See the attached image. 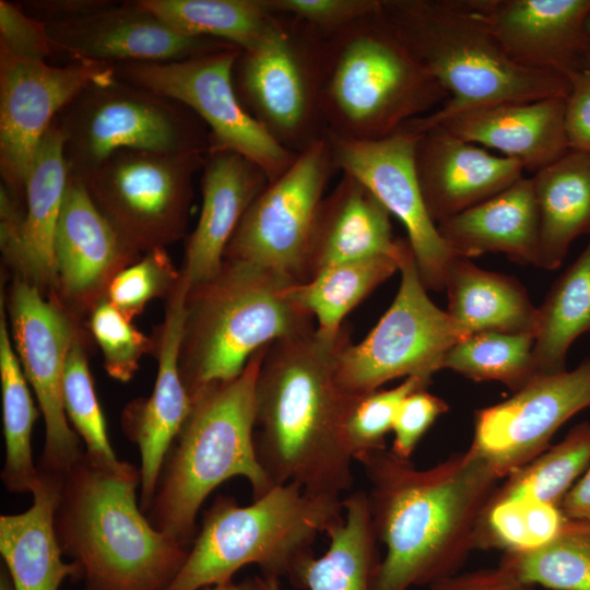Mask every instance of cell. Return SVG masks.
Returning a JSON list of instances; mask_svg holds the SVG:
<instances>
[{"label": "cell", "instance_id": "16", "mask_svg": "<svg viewBox=\"0 0 590 590\" xmlns=\"http://www.w3.org/2000/svg\"><path fill=\"white\" fill-rule=\"evenodd\" d=\"M114 78V63L50 66L0 49L1 185L24 200L36 151L58 114L91 84Z\"/></svg>", "mask_w": 590, "mask_h": 590}, {"label": "cell", "instance_id": "54", "mask_svg": "<svg viewBox=\"0 0 590 590\" xmlns=\"http://www.w3.org/2000/svg\"><path fill=\"white\" fill-rule=\"evenodd\" d=\"M586 27H587V31H588V33H589V35H590V16L588 17V20H587V22H586ZM588 66H590V61H589V64H588Z\"/></svg>", "mask_w": 590, "mask_h": 590}, {"label": "cell", "instance_id": "11", "mask_svg": "<svg viewBox=\"0 0 590 590\" xmlns=\"http://www.w3.org/2000/svg\"><path fill=\"white\" fill-rule=\"evenodd\" d=\"M205 154L120 150L81 181L123 244L146 253L184 237Z\"/></svg>", "mask_w": 590, "mask_h": 590}, {"label": "cell", "instance_id": "25", "mask_svg": "<svg viewBox=\"0 0 590 590\" xmlns=\"http://www.w3.org/2000/svg\"><path fill=\"white\" fill-rule=\"evenodd\" d=\"M201 170V212L187 238L181 269L190 286L219 273L227 244L269 182L256 163L233 151H209Z\"/></svg>", "mask_w": 590, "mask_h": 590}, {"label": "cell", "instance_id": "14", "mask_svg": "<svg viewBox=\"0 0 590 590\" xmlns=\"http://www.w3.org/2000/svg\"><path fill=\"white\" fill-rule=\"evenodd\" d=\"M337 170L327 137L300 151L252 201L226 246L224 260L251 263L304 283L318 213Z\"/></svg>", "mask_w": 590, "mask_h": 590}, {"label": "cell", "instance_id": "23", "mask_svg": "<svg viewBox=\"0 0 590 590\" xmlns=\"http://www.w3.org/2000/svg\"><path fill=\"white\" fill-rule=\"evenodd\" d=\"M414 167L436 225L503 191L524 172L518 162L465 141L440 125L417 132Z\"/></svg>", "mask_w": 590, "mask_h": 590}, {"label": "cell", "instance_id": "39", "mask_svg": "<svg viewBox=\"0 0 590 590\" xmlns=\"http://www.w3.org/2000/svg\"><path fill=\"white\" fill-rule=\"evenodd\" d=\"M533 346V333H474L446 353L441 369L474 381H498L517 392L540 377Z\"/></svg>", "mask_w": 590, "mask_h": 590}, {"label": "cell", "instance_id": "5", "mask_svg": "<svg viewBox=\"0 0 590 590\" xmlns=\"http://www.w3.org/2000/svg\"><path fill=\"white\" fill-rule=\"evenodd\" d=\"M269 345L251 355L238 377L209 385L191 398V412L166 456L145 515L185 547L194 541L200 507L223 482L245 477L253 500L274 487L253 440L256 381Z\"/></svg>", "mask_w": 590, "mask_h": 590}, {"label": "cell", "instance_id": "2", "mask_svg": "<svg viewBox=\"0 0 590 590\" xmlns=\"http://www.w3.org/2000/svg\"><path fill=\"white\" fill-rule=\"evenodd\" d=\"M351 342L342 326L270 343L256 381L255 448L274 484L297 483L308 494L340 498L353 484L345 420L362 396L337 379V358Z\"/></svg>", "mask_w": 590, "mask_h": 590}, {"label": "cell", "instance_id": "41", "mask_svg": "<svg viewBox=\"0 0 590 590\" xmlns=\"http://www.w3.org/2000/svg\"><path fill=\"white\" fill-rule=\"evenodd\" d=\"M62 398L68 421L83 440L86 456L101 467L120 469L125 461L117 458L109 441L82 335L73 342L66 362Z\"/></svg>", "mask_w": 590, "mask_h": 590}, {"label": "cell", "instance_id": "12", "mask_svg": "<svg viewBox=\"0 0 590 590\" xmlns=\"http://www.w3.org/2000/svg\"><path fill=\"white\" fill-rule=\"evenodd\" d=\"M399 271L400 286L388 310L364 340L350 342L338 355L337 379L350 393L365 396L400 377L432 378L446 353L471 335L428 297L411 246Z\"/></svg>", "mask_w": 590, "mask_h": 590}, {"label": "cell", "instance_id": "17", "mask_svg": "<svg viewBox=\"0 0 590 590\" xmlns=\"http://www.w3.org/2000/svg\"><path fill=\"white\" fill-rule=\"evenodd\" d=\"M338 170L364 184L403 224L426 290H445L447 270L457 257L426 209L414 167L417 133L405 127L380 140L328 138Z\"/></svg>", "mask_w": 590, "mask_h": 590}, {"label": "cell", "instance_id": "1", "mask_svg": "<svg viewBox=\"0 0 590 590\" xmlns=\"http://www.w3.org/2000/svg\"><path fill=\"white\" fill-rule=\"evenodd\" d=\"M369 483L371 527L386 546L373 590H409L458 574L500 477L476 451L426 469L382 449L356 459Z\"/></svg>", "mask_w": 590, "mask_h": 590}, {"label": "cell", "instance_id": "43", "mask_svg": "<svg viewBox=\"0 0 590 590\" xmlns=\"http://www.w3.org/2000/svg\"><path fill=\"white\" fill-rule=\"evenodd\" d=\"M179 280L180 271L166 248H157L120 271L110 282L105 299L131 321L152 299L169 297Z\"/></svg>", "mask_w": 590, "mask_h": 590}, {"label": "cell", "instance_id": "34", "mask_svg": "<svg viewBox=\"0 0 590 590\" xmlns=\"http://www.w3.org/2000/svg\"><path fill=\"white\" fill-rule=\"evenodd\" d=\"M403 253L400 257L375 256L329 267L308 282L291 284L286 294L314 317L317 330L337 334L344 317L399 270Z\"/></svg>", "mask_w": 590, "mask_h": 590}, {"label": "cell", "instance_id": "3", "mask_svg": "<svg viewBox=\"0 0 590 590\" xmlns=\"http://www.w3.org/2000/svg\"><path fill=\"white\" fill-rule=\"evenodd\" d=\"M140 469L111 470L83 451L63 474L55 511L62 553L85 590H165L188 548L158 531L137 503Z\"/></svg>", "mask_w": 590, "mask_h": 590}, {"label": "cell", "instance_id": "10", "mask_svg": "<svg viewBox=\"0 0 590 590\" xmlns=\"http://www.w3.org/2000/svg\"><path fill=\"white\" fill-rule=\"evenodd\" d=\"M324 37L295 17L274 13L262 37L240 50L233 69L244 108L296 153L326 137L320 103Z\"/></svg>", "mask_w": 590, "mask_h": 590}, {"label": "cell", "instance_id": "7", "mask_svg": "<svg viewBox=\"0 0 590 590\" xmlns=\"http://www.w3.org/2000/svg\"><path fill=\"white\" fill-rule=\"evenodd\" d=\"M294 283L251 263L224 260L214 278L190 286L179 371L191 398L238 377L262 346L316 328L314 317L286 294Z\"/></svg>", "mask_w": 590, "mask_h": 590}, {"label": "cell", "instance_id": "46", "mask_svg": "<svg viewBox=\"0 0 590 590\" xmlns=\"http://www.w3.org/2000/svg\"><path fill=\"white\" fill-rule=\"evenodd\" d=\"M0 49L20 58L43 61L61 55L47 25L8 0H0Z\"/></svg>", "mask_w": 590, "mask_h": 590}, {"label": "cell", "instance_id": "29", "mask_svg": "<svg viewBox=\"0 0 590 590\" xmlns=\"http://www.w3.org/2000/svg\"><path fill=\"white\" fill-rule=\"evenodd\" d=\"M38 472L32 506L0 517V553L14 590H59L64 579H81L78 564L63 560L55 529L63 475Z\"/></svg>", "mask_w": 590, "mask_h": 590}, {"label": "cell", "instance_id": "44", "mask_svg": "<svg viewBox=\"0 0 590 590\" xmlns=\"http://www.w3.org/2000/svg\"><path fill=\"white\" fill-rule=\"evenodd\" d=\"M88 327L102 350L106 373L120 382L130 381L141 357L156 346L106 299L90 312Z\"/></svg>", "mask_w": 590, "mask_h": 590}, {"label": "cell", "instance_id": "4", "mask_svg": "<svg viewBox=\"0 0 590 590\" xmlns=\"http://www.w3.org/2000/svg\"><path fill=\"white\" fill-rule=\"evenodd\" d=\"M380 7L449 96L433 113L403 126L415 133L467 109L566 97L569 92L568 78L515 62L471 0H380Z\"/></svg>", "mask_w": 590, "mask_h": 590}, {"label": "cell", "instance_id": "38", "mask_svg": "<svg viewBox=\"0 0 590 590\" xmlns=\"http://www.w3.org/2000/svg\"><path fill=\"white\" fill-rule=\"evenodd\" d=\"M498 566L535 587L590 590V521L570 518L556 538L533 550L506 552Z\"/></svg>", "mask_w": 590, "mask_h": 590}, {"label": "cell", "instance_id": "37", "mask_svg": "<svg viewBox=\"0 0 590 590\" xmlns=\"http://www.w3.org/2000/svg\"><path fill=\"white\" fill-rule=\"evenodd\" d=\"M589 465L590 422H581L562 441L508 474L488 502L533 499L560 506Z\"/></svg>", "mask_w": 590, "mask_h": 590}, {"label": "cell", "instance_id": "9", "mask_svg": "<svg viewBox=\"0 0 590 590\" xmlns=\"http://www.w3.org/2000/svg\"><path fill=\"white\" fill-rule=\"evenodd\" d=\"M69 175L82 180L120 150L155 153L210 149L204 122L182 104L121 81L93 83L56 117Z\"/></svg>", "mask_w": 590, "mask_h": 590}, {"label": "cell", "instance_id": "13", "mask_svg": "<svg viewBox=\"0 0 590 590\" xmlns=\"http://www.w3.org/2000/svg\"><path fill=\"white\" fill-rule=\"evenodd\" d=\"M239 52L229 47L179 61L119 62L114 63L115 76L189 108L209 130V151L244 155L270 182L286 172L298 153L281 145L241 105L233 82Z\"/></svg>", "mask_w": 590, "mask_h": 590}, {"label": "cell", "instance_id": "22", "mask_svg": "<svg viewBox=\"0 0 590 590\" xmlns=\"http://www.w3.org/2000/svg\"><path fill=\"white\" fill-rule=\"evenodd\" d=\"M47 27L61 55L71 61L169 62L235 47L179 34L137 0L117 2L80 20Z\"/></svg>", "mask_w": 590, "mask_h": 590}, {"label": "cell", "instance_id": "6", "mask_svg": "<svg viewBox=\"0 0 590 590\" xmlns=\"http://www.w3.org/2000/svg\"><path fill=\"white\" fill-rule=\"evenodd\" d=\"M448 97L387 21L380 1L324 37L320 103L328 138L385 139Z\"/></svg>", "mask_w": 590, "mask_h": 590}, {"label": "cell", "instance_id": "33", "mask_svg": "<svg viewBox=\"0 0 590 590\" xmlns=\"http://www.w3.org/2000/svg\"><path fill=\"white\" fill-rule=\"evenodd\" d=\"M590 332V240L538 307L533 356L540 376L563 373L573 342Z\"/></svg>", "mask_w": 590, "mask_h": 590}, {"label": "cell", "instance_id": "49", "mask_svg": "<svg viewBox=\"0 0 590 590\" xmlns=\"http://www.w3.org/2000/svg\"><path fill=\"white\" fill-rule=\"evenodd\" d=\"M31 17L48 25L80 20L113 7L111 0H24L15 2Z\"/></svg>", "mask_w": 590, "mask_h": 590}, {"label": "cell", "instance_id": "42", "mask_svg": "<svg viewBox=\"0 0 590 590\" xmlns=\"http://www.w3.org/2000/svg\"><path fill=\"white\" fill-rule=\"evenodd\" d=\"M432 378L412 376L391 389H377L362 396L350 411L343 436L353 460L370 451L386 449V436L392 430L398 409L403 399L427 389Z\"/></svg>", "mask_w": 590, "mask_h": 590}, {"label": "cell", "instance_id": "15", "mask_svg": "<svg viewBox=\"0 0 590 590\" xmlns=\"http://www.w3.org/2000/svg\"><path fill=\"white\" fill-rule=\"evenodd\" d=\"M12 343L45 422L37 468L63 475L83 452L63 408V375L73 342L82 335L75 317L56 297L16 279L9 290Z\"/></svg>", "mask_w": 590, "mask_h": 590}, {"label": "cell", "instance_id": "24", "mask_svg": "<svg viewBox=\"0 0 590 590\" xmlns=\"http://www.w3.org/2000/svg\"><path fill=\"white\" fill-rule=\"evenodd\" d=\"M69 180L63 137L54 120L36 151L25 185L24 214L17 229L0 236L5 262L16 279L56 297L55 236Z\"/></svg>", "mask_w": 590, "mask_h": 590}, {"label": "cell", "instance_id": "40", "mask_svg": "<svg viewBox=\"0 0 590 590\" xmlns=\"http://www.w3.org/2000/svg\"><path fill=\"white\" fill-rule=\"evenodd\" d=\"M569 519L560 506L533 499L487 502L476 526L474 550H533L556 538Z\"/></svg>", "mask_w": 590, "mask_h": 590}, {"label": "cell", "instance_id": "27", "mask_svg": "<svg viewBox=\"0 0 590 590\" xmlns=\"http://www.w3.org/2000/svg\"><path fill=\"white\" fill-rule=\"evenodd\" d=\"M390 215L364 184L342 174L321 203L308 249L305 282L339 263L381 255L400 257L409 241L393 236Z\"/></svg>", "mask_w": 590, "mask_h": 590}, {"label": "cell", "instance_id": "32", "mask_svg": "<svg viewBox=\"0 0 590 590\" xmlns=\"http://www.w3.org/2000/svg\"><path fill=\"white\" fill-rule=\"evenodd\" d=\"M531 181L539 213L536 267L555 270L576 238L590 236V153L569 150Z\"/></svg>", "mask_w": 590, "mask_h": 590}, {"label": "cell", "instance_id": "47", "mask_svg": "<svg viewBox=\"0 0 590 590\" xmlns=\"http://www.w3.org/2000/svg\"><path fill=\"white\" fill-rule=\"evenodd\" d=\"M448 409L446 401L426 389L408 394L401 402L393 422L394 438L390 450L397 457L410 460L422 437Z\"/></svg>", "mask_w": 590, "mask_h": 590}, {"label": "cell", "instance_id": "26", "mask_svg": "<svg viewBox=\"0 0 590 590\" xmlns=\"http://www.w3.org/2000/svg\"><path fill=\"white\" fill-rule=\"evenodd\" d=\"M565 98L485 105L435 125L536 173L570 150L564 125Z\"/></svg>", "mask_w": 590, "mask_h": 590}, {"label": "cell", "instance_id": "53", "mask_svg": "<svg viewBox=\"0 0 590 590\" xmlns=\"http://www.w3.org/2000/svg\"><path fill=\"white\" fill-rule=\"evenodd\" d=\"M0 590H14L11 577L4 566L0 569Z\"/></svg>", "mask_w": 590, "mask_h": 590}, {"label": "cell", "instance_id": "19", "mask_svg": "<svg viewBox=\"0 0 590 590\" xmlns=\"http://www.w3.org/2000/svg\"><path fill=\"white\" fill-rule=\"evenodd\" d=\"M54 251L56 298L75 318L105 299L113 279L140 258L97 210L84 184L70 175Z\"/></svg>", "mask_w": 590, "mask_h": 590}, {"label": "cell", "instance_id": "8", "mask_svg": "<svg viewBox=\"0 0 590 590\" xmlns=\"http://www.w3.org/2000/svg\"><path fill=\"white\" fill-rule=\"evenodd\" d=\"M342 499L306 493L297 483L274 486L248 506L217 496L204 511L185 563L165 590H201L233 580L257 565L263 577H286L299 588L318 533L342 516Z\"/></svg>", "mask_w": 590, "mask_h": 590}, {"label": "cell", "instance_id": "31", "mask_svg": "<svg viewBox=\"0 0 590 590\" xmlns=\"http://www.w3.org/2000/svg\"><path fill=\"white\" fill-rule=\"evenodd\" d=\"M445 290L447 312L469 334H534L538 307L516 278L484 270L457 256L447 270Z\"/></svg>", "mask_w": 590, "mask_h": 590}, {"label": "cell", "instance_id": "20", "mask_svg": "<svg viewBox=\"0 0 590 590\" xmlns=\"http://www.w3.org/2000/svg\"><path fill=\"white\" fill-rule=\"evenodd\" d=\"M190 283L180 280L167 297L165 318L160 329L158 370L149 398L128 403L121 415L126 436L134 442L141 457L140 507L149 509L166 456L189 416L192 399L179 371V350L186 318V299Z\"/></svg>", "mask_w": 590, "mask_h": 590}, {"label": "cell", "instance_id": "45", "mask_svg": "<svg viewBox=\"0 0 590 590\" xmlns=\"http://www.w3.org/2000/svg\"><path fill=\"white\" fill-rule=\"evenodd\" d=\"M380 0H268L276 14L295 17L323 36L375 11Z\"/></svg>", "mask_w": 590, "mask_h": 590}, {"label": "cell", "instance_id": "48", "mask_svg": "<svg viewBox=\"0 0 590 590\" xmlns=\"http://www.w3.org/2000/svg\"><path fill=\"white\" fill-rule=\"evenodd\" d=\"M564 125L570 150L590 153V66L568 76Z\"/></svg>", "mask_w": 590, "mask_h": 590}, {"label": "cell", "instance_id": "30", "mask_svg": "<svg viewBox=\"0 0 590 590\" xmlns=\"http://www.w3.org/2000/svg\"><path fill=\"white\" fill-rule=\"evenodd\" d=\"M344 517L324 529L329 546L321 557L303 565L299 587L308 590H373L380 564L368 508L367 494L354 492L342 499ZM256 590H282L280 580L256 576Z\"/></svg>", "mask_w": 590, "mask_h": 590}, {"label": "cell", "instance_id": "21", "mask_svg": "<svg viewBox=\"0 0 590 590\" xmlns=\"http://www.w3.org/2000/svg\"><path fill=\"white\" fill-rule=\"evenodd\" d=\"M517 63L566 78L590 61V0H471Z\"/></svg>", "mask_w": 590, "mask_h": 590}, {"label": "cell", "instance_id": "52", "mask_svg": "<svg viewBox=\"0 0 590 590\" xmlns=\"http://www.w3.org/2000/svg\"><path fill=\"white\" fill-rule=\"evenodd\" d=\"M201 590H256L251 579H246L243 582L228 581L221 585L203 588Z\"/></svg>", "mask_w": 590, "mask_h": 590}, {"label": "cell", "instance_id": "35", "mask_svg": "<svg viewBox=\"0 0 590 590\" xmlns=\"http://www.w3.org/2000/svg\"><path fill=\"white\" fill-rule=\"evenodd\" d=\"M12 345L1 304L0 384L5 447L1 481L9 492L33 493L39 481L32 450V433L38 410Z\"/></svg>", "mask_w": 590, "mask_h": 590}, {"label": "cell", "instance_id": "50", "mask_svg": "<svg viewBox=\"0 0 590 590\" xmlns=\"http://www.w3.org/2000/svg\"><path fill=\"white\" fill-rule=\"evenodd\" d=\"M429 588L430 590H535V586L518 580L499 566L456 574Z\"/></svg>", "mask_w": 590, "mask_h": 590}, {"label": "cell", "instance_id": "51", "mask_svg": "<svg viewBox=\"0 0 590 590\" xmlns=\"http://www.w3.org/2000/svg\"><path fill=\"white\" fill-rule=\"evenodd\" d=\"M560 508L573 519L590 521V465L566 494Z\"/></svg>", "mask_w": 590, "mask_h": 590}, {"label": "cell", "instance_id": "18", "mask_svg": "<svg viewBox=\"0 0 590 590\" xmlns=\"http://www.w3.org/2000/svg\"><path fill=\"white\" fill-rule=\"evenodd\" d=\"M590 406V356L575 369L535 378L474 415L470 448L503 479L548 448L558 428Z\"/></svg>", "mask_w": 590, "mask_h": 590}, {"label": "cell", "instance_id": "36", "mask_svg": "<svg viewBox=\"0 0 590 590\" xmlns=\"http://www.w3.org/2000/svg\"><path fill=\"white\" fill-rule=\"evenodd\" d=\"M179 34L209 37L240 50L253 46L274 12L268 0H137Z\"/></svg>", "mask_w": 590, "mask_h": 590}, {"label": "cell", "instance_id": "28", "mask_svg": "<svg viewBox=\"0 0 590 590\" xmlns=\"http://www.w3.org/2000/svg\"><path fill=\"white\" fill-rule=\"evenodd\" d=\"M441 237L460 257L504 253L521 264L538 263L539 213L531 178L437 224Z\"/></svg>", "mask_w": 590, "mask_h": 590}]
</instances>
